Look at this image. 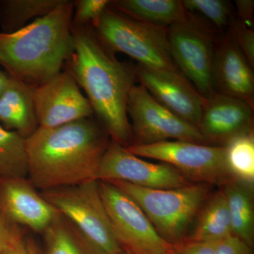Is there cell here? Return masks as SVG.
Listing matches in <instances>:
<instances>
[{
    "label": "cell",
    "instance_id": "cell-1",
    "mask_svg": "<svg viewBox=\"0 0 254 254\" xmlns=\"http://www.w3.org/2000/svg\"><path fill=\"white\" fill-rule=\"evenodd\" d=\"M109 138L104 127L91 118L38 127L26 138L28 180L42 191L95 180Z\"/></svg>",
    "mask_w": 254,
    "mask_h": 254
},
{
    "label": "cell",
    "instance_id": "cell-2",
    "mask_svg": "<svg viewBox=\"0 0 254 254\" xmlns=\"http://www.w3.org/2000/svg\"><path fill=\"white\" fill-rule=\"evenodd\" d=\"M73 54L65 64L111 140L124 147L132 144L131 123L127 106L128 94L135 86L133 66L119 61L105 49L88 26L71 27Z\"/></svg>",
    "mask_w": 254,
    "mask_h": 254
},
{
    "label": "cell",
    "instance_id": "cell-3",
    "mask_svg": "<svg viewBox=\"0 0 254 254\" xmlns=\"http://www.w3.org/2000/svg\"><path fill=\"white\" fill-rule=\"evenodd\" d=\"M73 1L12 33L0 32V64L10 77L36 88L61 72L73 54Z\"/></svg>",
    "mask_w": 254,
    "mask_h": 254
},
{
    "label": "cell",
    "instance_id": "cell-4",
    "mask_svg": "<svg viewBox=\"0 0 254 254\" xmlns=\"http://www.w3.org/2000/svg\"><path fill=\"white\" fill-rule=\"evenodd\" d=\"M108 182L129 196L161 238L173 247L186 241L198 213L210 198L213 186L193 183L181 188L155 190L126 182Z\"/></svg>",
    "mask_w": 254,
    "mask_h": 254
},
{
    "label": "cell",
    "instance_id": "cell-5",
    "mask_svg": "<svg viewBox=\"0 0 254 254\" xmlns=\"http://www.w3.org/2000/svg\"><path fill=\"white\" fill-rule=\"evenodd\" d=\"M92 28L112 54L125 53L145 67L180 72L170 53L168 28L133 19L109 6Z\"/></svg>",
    "mask_w": 254,
    "mask_h": 254
},
{
    "label": "cell",
    "instance_id": "cell-6",
    "mask_svg": "<svg viewBox=\"0 0 254 254\" xmlns=\"http://www.w3.org/2000/svg\"><path fill=\"white\" fill-rule=\"evenodd\" d=\"M41 193L72 225L93 254L123 252L114 235L98 181L52 189Z\"/></svg>",
    "mask_w": 254,
    "mask_h": 254
},
{
    "label": "cell",
    "instance_id": "cell-7",
    "mask_svg": "<svg viewBox=\"0 0 254 254\" xmlns=\"http://www.w3.org/2000/svg\"><path fill=\"white\" fill-rule=\"evenodd\" d=\"M137 157L154 159L176 168L193 183L225 186L235 180L227 166L225 146L165 141L125 147Z\"/></svg>",
    "mask_w": 254,
    "mask_h": 254
},
{
    "label": "cell",
    "instance_id": "cell-8",
    "mask_svg": "<svg viewBox=\"0 0 254 254\" xmlns=\"http://www.w3.org/2000/svg\"><path fill=\"white\" fill-rule=\"evenodd\" d=\"M115 238L128 254H165L173 252L155 230L145 214L123 190L108 182L98 181Z\"/></svg>",
    "mask_w": 254,
    "mask_h": 254
},
{
    "label": "cell",
    "instance_id": "cell-9",
    "mask_svg": "<svg viewBox=\"0 0 254 254\" xmlns=\"http://www.w3.org/2000/svg\"><path fill=\"white\" fill-rule=\"evenodd\" d=\"M127 111L131 120L132 144H152L171 138L206 144L198 128L165 108L141 85L131 88Z\"/></svg>",
    "mask_w": 254,
    "mask_h": 254
},
{
    "label": "cell",
    "instance_id": "cell-10",
    "mask_svg": "<svg viewBox=\"0 0 254 254\" xmlns=\"http://www.w3.org/2000/svg\"><path fill=\"white\" fill-rule=\"evenodd\" d=\"M170 53L177 68L205 99L215 93L213 84L215 46L209 35L190 20L168 28Z\"/></svg>",
    "mask_w": 254,
    "mask_h": 254
},
{
    "label": "cell",
    "instance_id": "cell-11",
    "mask_svg": "<svg viewBox=\"0 0 254 254\" xmlns=\"http://www.w3.org/2000/svg\"><path fill=\"white\" fill-rule=\"evenodd\" d=\"M95 180L126 182L155 190L181 188L193 184L172 165L145 161L113 140L100 161Z\"/></svg>",
    "mask_w": 254,
    "mask_h": 254
},
{
    "label": "cell",
    "instance_id": "cell-12",
    "mask_svg": "<svg viewBox=\"0 0 254 254\" xmlns=\"http://www.w3.org/2000/svg\"><path fill=\"white\" fill-rule=\"evenodd\" d=\"M33 100L38 127L53 128L93 115L89 101L67 71L33 88Z\"/></svg>",
    "mask_w": 254,
    "mask_h": 254
},
{
    "label": "cell",
    "instance_id": "cell-13",
    "mask_svg": "<svg viewBox=\"0 0 254 254\" xmlns=\"http://www.w3.org/2000/svg\"><path fill=\"white\" fill-rule=\"evenodd\" d=\"M136 80L158 103L179 118L198 128L205 98L180 72L137 64Z\"/></svg>",
    "mask_w": 254,
    "mask_h": 254
},
{
    "label": "cell",
    "instance_id": "cell-14",
    "mask_svg": "<svg viewBox=\"0 0 254 254\" xmlns=\"http://www.w3.org/2000/svg\"><path fill=\"white\" fill-rule=\"evenodd\" d=\"M0 212L13 223L42 235L60 215L28 178L0 179Z\"/></svg>",
    "mask_w": 254,
    "mask_h": 254
},
{
    "label": "cell",
    "instance_id": "cell-15",
    "mask_svg": "<svg viewBox=\"0 0 254 254\" xmlns=\"http://www.w3.org/2000/svg\"><path fill=\"white\" fill-rule=\"evenodd\" d=\"M254 109L243 100L215 93L205 100L198 129L207 145L225 146L253 131Z\"/></svg>",
    "mask_w": 254,
    "mask_h": 254
},
{
    "label": "cell",
    "instance_id": "cell-16",
    "mask_svg": "<svg viewBox=\"0 0 254 254\" xmlns=\"http://www.w3.org/2000/svg\"><path fill=\"white\" fill-rule=\"evenodd\" d=\"M213 84L215 93L243 100L254 109L253 70L229 34L215 49Z\"/></svg>",
    "mask_w": 254,
    "mask_h": 254
},
{
    "label": "cell",
    "instance_id": "cell-17",
    "mask_svg": "<svg viewBox=\"0 0 254 254\" xmlns=\"http://www.w3.org/2000/svg\"><path fill=\"white\" fill-rule=\"evenodd\" d=\"M33 88L9 76L6 88L0 95L1 126L26 138L38 128Z\"/></svg>",
    "mask_w": 254,
    "mask_h": 254
},
{
    "label": "cell",
    "instance_id": "cell-18",
    "mask_svg": "<svg viewBox=\"0 0 254 254\" xmlns=\"http://www.w3.org/2000/svg\"><path fill=\"white\" fill-rule=\"evenodd\" d=\"M110 7L133 19L162 27L191 20L180 0H118L111 1Z\"/></svg>",
    "mask_w": 254,
    "mask_h": 254
},
{
    "label": "cell",
    "instance_id": "cell-19",
    "mask_svg": "<svg viewBox=\"0 0 254 254\" xmlns=\"http://www.w3.org/2000/svg\"><path fill=\"white\" fill-rule=\"evenodd\" d=\"M232 235L226 195L220 190L203 205L185 242H217Z\"/></svg>",
    "mask_w": 254,
    "mask_h": 254
},
{
    "label": "cell",
    "instance_id": "cell-20",
    "mask_svg": "<svg viewBox=\"0 0 254 254\" xmlns=\"http://www.w3.org/2000/svg\"><path fill=\"white\" fill-rule=\"evenodd\" d=\"M222 187L228 204L232 235L252 247L254 235L253 187L233 180Z\"/></svg>",
    "mask_w": 254,
    "mask_h": 254
},
{
    "label": "cell",
    "instance_id": "cell-21",
    "mask_svg": "<svg viewBox=\"0 0 254 254\" xmlns=\"http://www.w3.org/2000/svg\"><path fill=\"white\" fill-rule=\"evenodd\" d=\"M63 0H6L0 1V24L4 33H12L49 14Z\"/></svg>",
    "mask_w": 254,
    "mask_h": 254
},
{
    "label": "cell",
    "instance_id": "cell-22",
    "mask_svg": "<svg viewBox=\"0 0 254 254\" xmlns=\"http://www.w3.org/2000/svg\"><path fill=\"white\" fill-rule=\"evenodd\" d=\"M26 138L0 125V179L28 178Z\"/></svg>",
    "mask_w": 254,
    "mask_h": 254
},
{
    "label": "cell",
    "instance_id": "cell-23",
    "mask_svg": "<svg viewBox=\"0 0 254 254\" xmlns=\"http://www.w3.org/2000/svg\"><path fill=\"white\" fill-rule=\"evenodd\" d=\"M227 166L235 180L254 187V131L234 138L226 145Z\"/></svg>",
    "mask_w": 254,
    "mask_h": 254
},
{
    "label": "cell",
    "instance_id": "cell-24",
    "mask_svg": "<svg viewBox=\"0 0 254 254\" xmlns=\"http://www.w3.org/2000/svg\"><path fill=\"white\" fill-rule=\"evenodd\" d=\"M43 235L46 254H94L61 214Z\"/></svg>",
    "mask_w": 254,
    "mask_h": 254
},
{
    "label": "cell",
    "instance_id": "cell-25",
    "mask_svg": "<svg viewBox=\"0 0 254 254\" xmlns=\"http://www.w3.org/2000/svg\"><path fill=\"white\" fill-rule=\"evenodd\" d=\"M184 6L190 14H198L213 29L222 31L232 18L231 5L225 0H184Z\"/></svg>",
    "mask_w": 254,
    "mask_h": 254
},
{
    "label": "cell",
    "instance_id": "cell-26",
    "mask_svg": "<svg viewBox=\"0 0 254 254\" xmlns=\"http://www.w3.org/2000/svg\"><path fill=\"white\" fill-rule=\"evenodd\" d=\"M109 0H78L73 1L72 25L75 26L93 25L110 6Z\"/></svg>",
    "mask_w": 254,
    "mask_h": 254
},
{
    "label": "cell",
    "instance_id": "cell-27",
    "mask_svg": "<svg viewBox=\"0 0 254 254\" xmlns=\"http://www.w3.org/2000/svg\"><path fill=\"white\" fill-rule=\"evenodd\" d=\"M230 36L251 67H254V31L252 26L232 17L230 21Z\"/></svg>",
    "mask_w": 254,
    "mask_h": 254
},
{
    "label": "cell",
    "instance_id": "cell-28",
    "mask_svg": "<svg viewBox=\"0 0 254 254\" xmlns=\"http://www.w3.org/2000/svg\"><path fill=\"white\" fill-rule=\"evenodd\" d=\"M23 236V227L10 221L0 212V254L11 250L16 242Z\"/></svg>",
    "mask_w": 254,
    "mask_h": 254
},
{
    "label": "cell",
    "instance_id": "cell-29",
    "mask_svg": "<svg viewBox=\"0 0 254 254\" xmlns=\"http://www.w3.org/2000/svg\"><path fill=\"white\" fill-rule=\"evenodd\" d=\"M216 254H253L252 247L238 237L232 236L219 241Z\"/></svg>",
    "mask_w": 254,
    "mask_h": 254
},
{
    "label": "cell",
    "instance_id": "cell-30",
    "mask_svg": "<svg viewBox=\"0 0 254 254\" xmlns=\"http://www.w3.org/2000/svg\"><path fill=\"white\" fill-rule=\"evenodd\" d=\"M218 242H185L173 247L174 254H216Z\"/></svg>",
    "mask_w": 254,
    "mask_h": 254
},
{
    "label": "cell",
    "instance_id": "cell-31",
    "mask_svg": "<svg viewBox=\"0 0 254 254\" xmlns=\"http://www.w3.org/2000/svg\"><path fill=\"white\" fill-rule=\"evenodd\" d=\"M235 4L237 6L239 19L246 24L252 26L253 23L254 1L253 0H236Z\"/></svg>",
    "mask_w": 254,
    "mask_h": 254
},
{
    "label": "cell",
    "instance_id": "cell-32",
    "mask_svg": "<svg viewBox=\"0 0 254 254\" xmlns=\"http://www.w3.org/2000/svg\"><path fill=\"white\" fill-rule=\"evenodd\" d=\"M16 254H37L34 244L29 239L23 236L17 241L14 245Z\"/></svg>",
    "mask_w": 254,
    "mask_h": 254
},
{
    "label": "cell",
    "instance_id": "cell-33",
    "mask_svg": "<svg viewBox=\"0 0 254 254\" xmlns=\"http://www.w3.org/2000/svg\"><path fill=\"white\" fill-rule=\"evenodd\" d=\"M8 80H9V76L6 74V72H4L0 69V95L6 88Z\"/></svg>",
    "mask_w": 254,
    "mask_h": 254
},
{
    "label": "cell",
    "instance_id": "cell-34",
    "mask_svg": "<svg viewBox=\"0 0 254 254\" xmlns=\"http://www.w3.org/2000/svg\"><path fill=\"white\" fill-rule=\"evenodd\" d=\"M120 254H127L126 252H122V253H120Z\"/></svg>",
    "mask_w": 254,
    "mask_h": 254
},
{
    "label": "cell",
    "instance_id": "cell-35",
    "mask_svg": "<svg viewBox=\"0 0 254 254\" xmlns=\"http://www.w3.org/2000/svg\"><path fill=\"white\" fill-rule=\"evenodd\" d=\"M9 251H8V252H5V253H4L3 254H9Z\"/></svg>",
    "mask_w": 254,
    "mask_h": 254
},
{
    "label": "cell",
    "instance_id": "cell-36",
    "mask_svg": "<svg viewBox=\"0 0 254 254\" xmlns=\"http://www.w3.org/2000/svg\"><path fill=\"white\" fill-rule=\"evenodd\" d=\"M165 254H174L173 252H170V253Z\"/></svg>",
    "mask_w": 254,
    "mask_h": 254
}]
</instances>
